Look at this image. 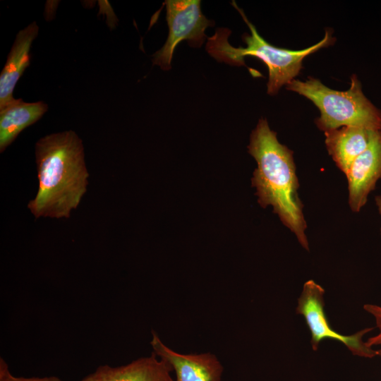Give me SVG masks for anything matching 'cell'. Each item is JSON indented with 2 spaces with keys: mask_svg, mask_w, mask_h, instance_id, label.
Instances as JSON below:
<instances>
[{
  "mask_svg": "<svg viewBox=\"0 0 381 381\" xmlns=\"http://www.w3.org/2000/svg\"><path fill=\"white\" fill-rule=\"evenodd\" d=\"M231 4L250 30V35L245 33L242 36L246 47L236 48L231 46L228 41L231 30L221 28L216 30L214 35L207 37L206 50L218 61L231 66H246L244 57L248 56L261 60L268 68L267 93L270 95L277 94L282 86L286 85L294 80L302 68V61L306 56L331 45L335 40L332 32L326 30L321 41L302 50L294 51L274 47L259 35L255 27L234 1Z\"/></svg>",
  "mask_w": 381,
  "mask_h": 381,
  "instance_id": "3",
  "label": "cell"
},
{
  "mask_svg": "<svg viewBox=\"0 0 381 381\" xmlns=\"http://www.w3.org/2000/svg\"><path fill=\"white\" fill-rule=\"evenodd\" d=\"M38 32L39 27L33 21L20 30L15 38L0 74V109L15 99L13 95L14 88L30 65V51Z\"/></svg>",
  "mask_w": 381,
  "mask_h": 381,
  "instance_id": "10",
  "label": "cell"
},
{
  "mask_svg": "<svg viewBox=\"0 0 381 381\" xmlns=\"http://www.w3.org/2000/svg\"><path fill=\"white\" fill-rule=\"evenodd\" d=\"M48 110L42 101L26 102L15 99L0 109V152H3L27 127L37 122Z\"/></svg>",
  "mask_w": 381,
  "mask_h": 381,
  "instance_id": "12",
  "label": "cell"
},
{
  "mask_svg": "<svg viewBox=\"0 0 381 381\" xmlns=\"http://www.w3.org/2000/svg\"><path fill=\"white\" fill-rule=\"evenodd\" d=\"M346 176L349 205L353 212H358L381 179V131H371L368 147L353 162Z\"/></svg>",
  "mask_w": 381,
  "mask_h": 381,
  "instance_id": "7",
  "label": "cell"
},
{
  "mask_svg": "<svg viewBox=\"0 0 381 381\" xmlns=\"http://www.w3.org/2000/svg\"><path fill=\"white\" fill-rule=\"evenodd\" d=\"M199 0H168L164 2L169 35L164 46L153 54L152 62L164 71L171 67L176 47L186 40L192 47L199 48L207 39L205 31L213 26L201 11Z\"/></svg>",
  "mask_w": 381,
  "mask_h": 381,
  "instance_id": "5",
  "label": "cell"
},
{
  "mask_svg": "<svg viewBox=\"0 0 381 381\" xmlns=\"http://www.w3.org/2000/svg\"><path fill=\"white\" fill-rule=\"evenodd\" d=\"M371 131L343 126L325 132V145L337 167L346 175L353 162L368 147Z\"/></svg>",
  "mask_w": 381,
  "mask_h": 381,
  "instance_id": "11",
  "label": "cell"
},
{
  "mask_svg": "<svg viewBox=\"0 0 381 381\" xmlns=\"http://www.w3.org/2000/svg\"><path fill=\"white\" fill-rule=\"evenodd\" d=\"M324 293V289L310 279L304 284L298 299L296 313L306 320L311 334L313 349L317 351L320 342L324 339H333L344 344L353 355L370 358L381 356V349H373L362 340L363 336L373 327L365 328L352 335H344L334 330L325 313Z\"/></svg>",
  "mask_w": 381,
  "mask_h": 381,
  "instance_id": "6",
  "label": "cell"
},
{
  "mask_svg": "<svg viewBox=\"0 0 381 381\" xmlns=\"http://www.w3.org/2000/svg\"><path fill=\"white\" fill-rule=\"evenodd\" d=\"M150 344L153 353L171 365L175 381H220L223 367L214 355L181 354L165 346L155 332Z\"/></svg>",
  "mask_w": 381,
  "mask_h": 381,
  "instance_id": "8",
  "label": "cell"
},
{
  "mask_svg": "<svg viewBox=\"0 0 381 381\" xmlns=\"http://www.w3.org/2000/svg\"><path fill=\"white\" fill-rule=\"evenodd\" d=\"M375 204L378 210V212L380 214H381V195H377L375 198ZM380 234H381V229H380Z\"/></svg>",
  "mask_w": 381,
  "mask_h": 381,
  "instance_id": "15",
  "label": "cell"
},
{
  "mask_svg": "<svg viewBox=\"0 0 381 381\" xmlns=\"http://www.w3.org/2000/svg\"><path fill=\"white\" fill-rule=\"evenodd\" d=\"M363 308L371 314L375 319L376 326L379 329V333L370 337L365 342L368 347L381 345V306L375 304H365Z\"/></svg>",
  "mask_w": 381,
  "mask_h": 381,
  "instance_id": "14",
  "label": "cell"
},
{
  "mask_svg": "<svg viewBox=\"0 0 381 381\" xmlns=\"http://www.w3.org/2000/svg\"><path fill=\"white\" fill-rule=\"evenodd\" d=\"M0 381H62L57 377H16L11 374L6 361L0 358Z\"/></svg>",
  "mask_w": 381,
  "mask_h": 381,
  "instance_id": "13",
  "label": "cell"
},
{
  "mask_svg": "<svg viewBox=\"0 0 381 381\" xmlns=\"http://www.w3.org/2000/svg\"><path fill=\"white\" fill-rule=\"evenodd\" d=\"M171 365L166 361L150 356L138 358L121 366H99L96 370L80 381H174Z\"/></svg>",
  "mask_w": 381,
  "mask_h": 381,
  "instance_id": "9",
  "label": "cell"
},
{
  "mask_svg": "<svg viewBox=\"0 0 381 381\" xmlns=\"http://www.w3.org/2000/svg\"><path fill=\"white\" fill-rule=\"evenodd\" d=\"M248 150L258 164L251 181L257 190L258 203L263 208L272 205L282 224L296 235L302 247L309 250L293 151L278 141L277 133L262 118L251 133Z\"/></svg>",
  "mask_w": 381,
  "mask_h": 381,
  "instance_id": "2",
  "label": "cell"
},
{
  "mask_svg": "<svg viewBox=\"0 0 381 381\" xmlns=\"http://www.w3.org/2000/svg\"><path fill=\"white\" fill-rule=\"evenodd\" d=\"M286 87L306 97L319 109L320 116L315 124L325 132L343 126L381 131V111L364 95L356 75L351 77L346 91L330 89L312 77L306 81L294 79Z\"/></svg>",
  "mask_w": 381,
  "mask_h": 381,
  "instance_id": "4",
  "label": "cell"
},
{
  "mask_svg": "<svg viewBox=\"0 0 381 381\" xmlns=\"http://www.w3.org/2000/svg\"><path fill=\"white\" fill-rule=\"evenodd\" d=\"M39 188L28 207L35 218H68L88 184L81 139L73 131L51 133L35 145Z\"/></svg>",
  "mask_w": 381,
  "mask_h": 381,
  "instance_id": "1",
  "label": "cell"
}]
</instances>
